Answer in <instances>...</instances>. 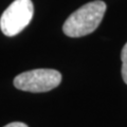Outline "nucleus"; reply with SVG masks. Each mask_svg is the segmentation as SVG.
I'll return each instance as SVG.
<instances>
[{
  "label": "nucleus",
  "instance_id": "obj_5",
  "mask_svg": "<svg viewBox=\"0 0 127 127\" xmlns=\"http://www.w3.org/2000/svg\"><path fill=\"white\" fill-rule=\"evenodd\" d=\"M3 127H29L25 123H21V122H13V123H10Z\"/></svg>",
  "mask_w": 127,
  "mask_h": 127
},
{
  "label": "nucleus",
  "instance_id": "obj_1",
  "mask_svg": "<svg viewBox=\"0 0 127 127\" xmlns=\"http://www.w3.org/2000/svg\"><path fill=\"white\" fill-rule=\"evenodd\" d=\"M106 7V3L102 0L86 3L67 18L63 32L69 37H82L92 33L100 26Z\"/></svg>",
  "mask_w": 127,
  "mask_h": 127
},
{
  "label": "nucleus",
  "instance_id": "obj_2",
  "mask_svg": "<svg viewBox=\"0 0 127 127\" xmlns=\"http://www.w3.org/2000/svg\"><path fill=\"white\" fill-rule=\"evenodd\" d=\"M62 74L54 69H34L18 74L14 78V86L29 92H47L61 84Z\"/></svg>",
  "mask_w": 127,
  "mask_h": 127
},
{
  "label": "nucleus",
  "instance_id": "obj_3",
  "mask_svg": "<svg viewBox=\"0 0 127 127\" xmlns=\"http://www.w3.org/2000/svg\"><path fill=\"white\" fill-rule=\"evenodd\" d=\"M34 6L31 0H15L0 18V29L5 36H15L32 20Z\"/></svg>",
  "mask_w": 127,
  "mask_h": 127
},
{
  "label": "nucleus",
  "instance_id": "obj_4",
  "mask_svg": "<svg viewBox=\"0 0 127 127\" xmlns=\"http://www.w3.org/2000/svg\"><path fill=\"white\" fill-rule=\"evenodd\" d=\"M121 58H122V77L123 81L125 82V84H127V42L122 49Z\"/></svg>",
  "mask_w": 127,
  "mask_h": 127
}]
</instances>
